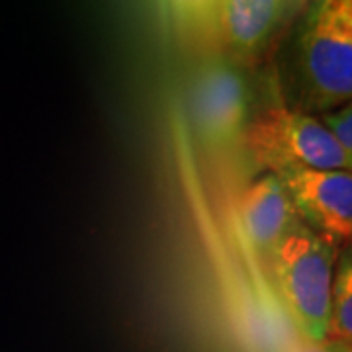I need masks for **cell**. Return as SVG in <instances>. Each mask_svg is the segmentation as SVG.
<instances>
[{"instance_id":"6da1fadb","label":"cell","mask_w":352,"mask_h":352,"mask_svg":"<svg viewBox=\"0 0 352 352\" xmlns=\"http://www.w3.org/2000/svg\"><path fill=\"white\" fill-rule=\"evenodd\" d=\"M294 110L327 113L352 102V0L307 4L288 53Z\"/></svg>"},{"instance_id":"7a4b0ae2","label":"cell","mask_w":352,"mask_h":352,"mask_svg":"<svg viewBox=\"0 0 352 352\" xmlns=\"http://www.w3.org/2000/svg\"><path fill=\"white\" fill-rule=\"evenodd\" d=\"M243 143L252 163L270 175L303 168L352 173V157L329 127L317 116L288 106H270L252 118Z\"/></svg>"},{"instance_id":"3957f363","label":"cell","mask_w":352,"mask_h":352,"mask_svg":"<svg viewBox=\"0 0 352 352\" xmlns=\"http://www.w3.org/2000/svg\"><path fill=\"white\" fill-rule=\"evenodd\" d=\"M278 288L305 340L325 342L331 325L335 247L298 223L272 252Z\"/></svg>"},{"instance_id":"277c9868","label":"cell","mask_w":352,"mask_h":352,"mask_svg":"<svg viewBox=\"0 0 352 352\" xmlns=\"http://www.w3.org/2000/svg\"><path fill=\"white\" fill-rule=\"evenodd\" d=\"M303 4L276 0H223L182 4V24L196 43L217 55L251 57L263 50Z\"/></svg>"},{"instance_id":"5b68a950","label":"cell","mask_w":352,"mask_h":352,"mask_svg":"<svg viewBox=\"0 0 352 352\" xmlns=\"http://www.w3.org/2000/svg\"><path fill=\"white\" fill-rule=\"evenodd\" d=\"M190 110L201 138L212 145L239 139L247 127V87L241 73L223 59L206 61L190 82Z\"/></svg>"},{"instance_id":"8992f818","label":"cell","mask_w":352,"mask_h":352,"mask_svg":"<svg viewBox=\"0 0 352 352\" xmlns=\"http://www.w3.org/2000/svg\"><path fill=\"white\" fill-rule=\"evenodd\" d=\"M305 226L329 245L352 243L351 170H292L278 176Z\"/></svg>"},{"instance_id":"52a82bcc","label":"cell","mask_w":352,"mask_h":352,"mask_svg":"<svg viewBox=\"0 0 352 352\" xmlns=\"http://www.w3.org/2000/svg\"><path fill=\"white\" fill-rule=\"evenodd\" d=\"M241 219L252 249L270 256L289 231L302 223L286 186L270 173L258 176L243 192Z\"/></svg>"},{"instance_id":"ba28073f","label":"cell","mask_w":352,"mask_h":352,"mask_svg":"<svg viewBox=\"0 0 352 352\" xmlns=\"http://www.w3.org/2000/svg\"><path fill=\"white\" fill-rule=\"evenodd\" d=\"M325 342L352 344V249L340 258L333 280L331 325Z\"/></svg>"},{"instance_id":"9c48e42d","label":"cell","mask_w":352,"mask_h":352,"mask_svg":"<svg viewBox=\"0 0 352 352\" xmlns=\"http://www.w3.org/2000/svg\"><path fill=\"white\" fill-rule=\"evenodd\" d=\"M321 122L329 127V131L342 145V149L352 157V102L333 112L323 113Z\"/></svg>"},{"instance_id":"30bf717a","label":"cell","mask_w":352,"mask_h":352,"mask_svg":"<svg viewBox=\"0 0 352 352\" xmlns=\"http://www.w3.org/2000/svg\"><path fill=\"white\" fill-rule=\"evenodd\" d=\"M289 352H335L333 351V346L327 344V342H321V344H317V342H311V340H302V342H298L294 349Z\"/></svg>"},{"instance_id":"8fae6325","label":"cell","mask_w":352,"mask_h":352,"mask_svg":"<svg viewBox=\"0 0 352 352\" xmlns=\"http://www.w3.org/2000/svg\"><path fill=\"white\" fill-rule=\"evenodd\" d=\"M331 344V342H327ZM335 352H352V344H331Z\"/></svg>"}]
</instances>
